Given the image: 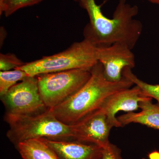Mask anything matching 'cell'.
<instances>
[{
  "mask_svg": "<svg viewBox=\"0 0 159 159\" xmlns=\"http://www.w3.org/2000/svg\"><path fill=\"white\" fill-rule=\"evenodd\" d=\"M85 9L89 23L84 28V37L92 40L97 46H108L116 43L126 44L132 50L139 40L142 25L134 17L138 14L136 6H131L125 0H119L112 18L102 13L101 6L95 0H74Z\"/></svg>",
  "mask_w": 159,
  "mask_h": 159,
  "instance_id": "6da1fadb",
  "label": "cell"
},
{
  "mask_svg": "<svg viewBox=\"0 0 159 159\" xmlns=\"http://www.w3.org/2000/svg\"><path fill=\"white\" fill-rule=\"evenodd\" d=\"M88 81L77 93L62 103L50 109L54 116L65 124L73 125L100 109L111 95L130 88L134 83L126 77L110 82L105 77L102 65L98 62L91 70Z\"/></svg>",
  "mask_w": 159,
  "mask_h": 159,
  "instance_id": "7a4b0ae2",
  "label": "cell"
},
{
  "mask_svg": "<svg viewBox=\"0 0 159 159\" xmlns=\"http://www.w3.org/2000/svg\"><path fill=\"white\" fill-rule=\"evenodd\" d=\"M9 125L7 138L16 147L20 142L31 139L53 141H77L75 125L61 122L51 110L33 116L5 114Z\"/></svg>",
  "mask_w": 159,
  "mask_h": 159,
  "instance_id": "3957f363",
  "label": "cell"
},
{
  "mask_svg": "<svg viewBox=\"0 0 159 159\" xmlns=\"http://www.w3.org/2000/svg\"><path fill=\"white\" fill-rule=\"evenodd\" d=\"M97 47L92 40L84 37L81 41L74 43L62 52L25 63L16 69L25 71L30 77L76 69L91 70L98 61Z\"/></svg>",
  "mask_w": 159,
  "mask_h": 159,
  "instance_id": "277c9868",
  "label": "cell"
},
{
  "mask_svg": "<svg viewBox=\"0 0 159 159\" xmlns=\"http://www.w3.org/2000/svg\"><path fill=\"white\" fill-rule=\"evenodd\" d=\"M91 76L90 70L76 69L40 74L35 77L41 99L46 107L51 109L77 93Z\"/></svg>",
  "mask_w": 159,
  "mask_h": 159,
  "instance_id": "5b68a950",
  "label": "cell"
},
{
  "mask_svg": "<svg viewBox=\"0 0 159 159\" xmlns=\"http://www.w3.org/2000/svg\"><path fill=\"white\" fill-rule=\"evenodd\" d=\"M6 114L18 116H33L49 108L40 95L36 77H28L16 84L1 96Z\"/></svg>",
  "mask_w": 159,
  "mask_h": 159,
  "instance_id": "8992f818",
  "label": "cell"
},
{
  "mask_svg": "<svg viewBox=\"0 0 159 159\" xmlns=\"http://www.w3.org/2000/svg\"><path fill=\"white\" fill-rule=\"evenodd\" d=\"M131 50L126 44L122 43L108 46H97V60L102 65L104 76L108 81H120L123 78L124 69L134 67L135 56Z\"/></svg>",
  "mask_w": 159,
  "mask_h": 159,
  "instance_id": "52a82bcc",
  "label": "cell"
},
{
  "mask_svg": "<svg viewBox=\"0 0 159 159\" xmlns=\"http://www.w3.org/2000/svg\"><path fill=\"white\" fill-rule=\"evenodd\" d=\"M77 141L93 143L102 148L110 143L109 138L113 125L99 109L74 124Z\"/></svg>",
  "mask_w": 159,
  "mask_h": 159,
  "instance_id": "ba28073f",
  "label": "cell"
},
{
  "mask_svg": "<svg viewBox=\"0 0 159 159\" xmlns=\"http://www.w3.org/2000/svg\"><path fill=\"white\" fill-rule=\"evenodd\" d=\"M148 98L144 95L139 86L135 85L111 95L99 110L106 115L114 127H121L122 124L116 117L117 113L120 111L128 113L138 110L139 102Z\"/></svg>",
  "mask_w": 159,
  "mask_h": 159,
  "instance_id": "9c48e42d",
  "label": "cell"
},
{
  "mask_svg": "<svg viewBox=\"0 0 159 159\" xmlns=\"http://www.w3.org/2000/svg\"><path fill=\"white\" fill-rule=\"evenodd\" d=\"M58 159H101L103 148L97 144L77 141H58L43 139Z\"/></svg>",
  "mask_w": 159,
  "mask_h": 159,
  "instance_id": "30bf717a",
  "label": "cell"
},
{
  "mask_svg": "<svg viewBox=\"0 0 159 159\" xmlns=\"http://www.w3.org/2000/svg\"><path fill=\"white\" fill-rule=\"evenodd\" d=\"M152 98L139 102V112H130L117 118L122 127L131 123H139L159 130V104H154Z\"/></svg>",
  "mask_w": 159,
  "mask_h": 159,
  "instance_id": "8fae6325",
  "label": "cell"
},
{
  "mask_svg": "<svg viewBox=\"0 0 159 159\" xmlns=\"http://www.w3.org/2000/svg\"><path fill=\"white\" fill-rule=\"evenodd\" d=\"M16 148L23 159H58L52 148L43 139H31L20 142Z\"/></svg>",
  "mask_w": 159,
  "mask_h": 159,
  "instance_id": "7c38bea8",
  "label": "cell"
},
{
  "mask_svg": "<svg viewBox=\"0 0 159 159\" xmlns=\"http://www.w3.org/2000/svg\"><path fill=\"white\" fill-rule=\"evenodd\" d=\"M29 77L25 71L18 69L13 70L0 72V96L6 93L18 81H21Z\"/></svg>",
  "mask_w": 159,
  "mask_h": 159,
  "instance_id": "4fadbf2b",
  "label": "cell"
},
{
  "mask_svg": "<svg viewBox=\"0 0 159 159\" xmlns=\"http://www.w3.org/2000/svg\"><path fill=\"white\" fill-rule=\"evenodd\" d=\"M132 69L126 67L122 72V76L139 86L145 96L155 99L159 104V84H149L141 80L133 73Z\"/></svg>",
  "mask_w": 159,
  "mask_h": 159,
  "instance_id": "5bb4252c",
  "label": "cell"
},
{
  "mask_svg": "<svg viewBox=\"0 0 159 159\" xmlns=\"http://www.w3.org/2000/svg\"><path fill=\"white\" fill-rule=\"evenodd\" d=\"M43 0H4L0 4V14L4 13L6 16H9L25 7L36 5Z\"/></svg>",
  "mask_w": 159,
  "mask_h": 159,
  "instance_id": "9a60e30c",
  "label": "cell"
},
{
  "mask_svg": "<svg viewBox=\"0 0 159 159\" xmlns=\"http://www.w3.org/2000/svg\"><path fill=\"white\" fill-rule=\"evenodd\" d=\"M21 60L14 54L8 53L0 54V70L1 71L11 70L21 66L25 64Z\"/></svg>",
  "mask_w": 159,
  "mask_h": 159,
  "instance_id": "2e32d148",
  "label": "cell"
},
{
  "mask_svg": "<svg viewBox=\"0 0 159 159\" xmlns=\"http://www.w3.org/2000/svg\"><path fill=\"white\" fill-rule=\"evenodd\" d=\"M122 151L116 145L110 142L103 147L101 159H123Z\"/></svg>",
  "mask_w": 159,
  "mask_h": 159,
  "instance_id": "e0dca14e",
  "label": "cell"
},
{
  "mask_svg": "<svg viewBox=\"0 0 159 159\" xmlns=\"http://www.w3.org/2000/svg\"><path fill=\"white\" fill-rule=\"evenodd\" d=\"M149 159H159V151L157 150H154L148 154Z\"/></svg>",
  "mask_w": 159,
  "mask_h": 159,
  "instance_id": "ac0fdd59",
  "label": "cell"
},
{
  "mask_svg": "<svg viewBox=\"0 0 159 159\" xmlns=\"http://www.w3.org/2000/svg\"><path fill=\"white\" fill-rule=\"evenodd\" d=\"M150 2L159 5V0H148Z\"/></svg>",
  "mask_w": 159,
  "mask_h": 159,
  "instance_id": "d6986e66",
  "label": "cell"
},
{
  "mask_svg": "<svg viewBox=\"0 0 159 159\" xmlns=\"http://www.w3.org/2000/svg\"><path fill=\"white\" fill-rule=\"evenodd\" d=\"M4 1V0H0V4L2 3V2Z\"/></svg>",
  "mask_w": 159,
  "mask_h": 159,
  "instance_id": "ffe728a7",
  "label": "cell"
},
{
  "mask_svg": "<svg viewBox=\"0 0 159 159\" xmlns=\"http://www.w3.org/2000/svg\"><path fill=\"white\" fill-rule=\"evenodd\" d=\"M142 159H146L145 158L143 157V158H142Z\"/></svg>",
  "mask_w": 159,
  "mask_h": 159,
  "instance_id": "44dd1931",
  "label": "cell"
}]
</instances>
